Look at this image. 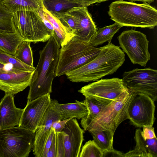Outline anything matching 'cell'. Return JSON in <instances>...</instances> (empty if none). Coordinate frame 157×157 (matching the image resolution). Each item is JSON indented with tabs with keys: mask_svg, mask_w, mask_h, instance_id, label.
Segmentation results:
<instances>
[{
	"mask_svg": "<svg viewBox=\"0 0 157 157\" xmlns=\"http://www.w3.org/2000/svg\"><path fill=\"white\" fill-rule=\"evenodd\" d=\"M100 48L99 54L93 60L66 73L67 78L73 82H87L115 72L125 61L124 52L111 42Z\"/></svg>",
	"mask_w": 157,
	"mask_h": 157,
	"instance_id": "6da1fadb",
	"label": "cell"
},
{
	"mask_svg": "<svg viewBox=\"0 0 157 157\" xmlns=\"http://www.w3.org/2000/svg\"><path fill=\"white\" fill-rule=\"evenodd\" d=\"M60 48L56 40L52 36L40 51L38 63L29 86L27 101L52 92Z\"/></svg>",
	"mask_w": 157,
	"mask_h": 157,
	"instance_id": "7a4b0ae2",
	"label": "cell"
},
{
	"mask_svg": "<svg viewBox=\"0 0 157 157\" xmlns=\"http://www.w3.org/2000/svg\"><path fill=\"white\" fill-rule=\"evenodd\" d=\"M108 13L111 19L121 27L153 29L157 25V10L147 3L117 0L109 5Z\"/></svg>",
	"mask_w": 157,
	"mask_h": 157,
	"instance_id": "3957f363",
	"label": "cell"
},
{
	"mask_svg": "<svg viewBox=\"0 0 157 157\" xmlns=\"http://www.w3.org/2000/svg\"><path fill=\"white\" fill-rule=\"evenodd\" d=\"M100 51V47L71 39L60 48L55 76L65 75L84 65L95 58Z\"/></svg>",
	"mask_w": 157,
	"mask_h": 157,
	"instance_id": "277c9868",
	"label": "cell"
},
{
	"mask_svg": "<svg viewBox=\"0 0 157 157\" xmlns=\"http://www.w3.org/2000/svg\"><path fill=\"white\" fill-rule=\"evenodd\" d=\"M35 133L18 126L0 130V157H27L33 148Z\"/></svg>",
	"mask_w": 157,
	"mask_h": 157,
	"instance_id": "5b68a950",
	"label": "cell"
},
{
	"mask_svg": "<svg viewBox=\"0 0 157 157\" xmlns=\"http://www.w3.org/2000/svg\"><path fill=\"white\" fill-rule=\"evenodd\" d=\"M132 91L112 101L92 121L82 127L84 130H108L114 133L118 126L128 119L127 109L131 100Z\"/></svg>",
	"mask_w": 157,
	"mask_h": 157,
	"instance_id": "8992f818",
	"label": "cell"
},
{
	"mask_svg": "<svg viewBox=\"0 0 157 157\" xmlns=\"http://www.w3.org/2000/svg\"><path fill=\"white\" fill-rule=\"evenodd\" d=\"M39 10H21L13 13L15 28L24 40L34 43L45 42L53 35L44 25Z\"/></svg>",
	"mask_w": 157,
	"mask_h": 157,
	"instance_id": "52a82bcc",
	"label": "cell"
},
{
	"mask_svg": "<svg viewBox=\"0 0 157 157\" xmlns=\"http://www.w3.org/2000/svg\"><path fill=\"white\" fill-rule=\"evenodd\" d=\"M120 47L133 64L146 66L150 59L149 41L143 33L133 29L125 30L117 37Z\"/></svg>",
	"mask_w": 157,
	"mask_h": 157,
	"instance_id": "ba28073f",
	"label": "cell"
},
{
	"mask_svg": "<svg viewBox=\"0 0 157 157\" xmlns=\"http://www.w3.org/2000/svg\"><path fill=\"white\" fill-rule=\"evenodd\" d=\"M132 91L127 109L128 119L132 124L138 128L153 126L155 120V101L145 94Z\"/></svg>",
	"mask_w": 157,
	"mask_h": 157,
	"instance_id": "9c48e42d",
	"label": "cell"
},
{
	"mask_svg": "<svg viewBox=\"0 0 157 157\" xmlns=\"http://www.w3.org/2000/svg\"><path fill=\"white\" fill-rule=\"evenodd\" d=\"M129 90L148 96L155 101L157 99V71L150 68H136L125 72L122 79Z\"/></svg>",
	"mask_w": 157,
	"mask_h": 157,
	"instance_id": "30bf717a",
	"label": "cell"
},
{
	"mask_svg": "<svg viewBox=\"0 0 157 157\" xmlns=\"http://www.w3.org/2000/svg\"><path fill=\"white\" fill-rule=\"evenodd\" d=\"M78 91L85 97H95L113 101L128 93L129 90L122 79L113 78L98 80L82 87Z\"/></svg>",
	"mask_w": 157,
	"mask_h": 157,
	"instance_id": "8fae6325",
	"label": "cell"
},
{
	"mask_svg": "<svg viewBox=\"0 0 157 157\" xmlns=\"http://www.w3.org/2000/svg\"><path fill=\"white\" fill-rule=\"evenodd\" d=\"M51 100L50 94H48L27 101L18 126L35 133Z\"/></svg>",
	"mask_w": 157,
	"mask_h": 157,
	"instance_id": "7c38bea8",
	"label": "cell"
},
{
	"mask_svg": "<svg viewBox=\"0 0 157 157\" xmlns=\"http://www.w3.org/2000/svg\"><path fill=\"white\" fill-rule=\"evenodd\" d=\"M34 71H25L12 67L0 72V90L13 95L23 91L29 86Z\"/></svg>",
	"mask_w": 157,
	"mask_h": 157,
	"instance_id": "4fadbf2b",
	"label": "cell"
},
{
	"mask_svg": "<svg viewBox=\"0 0 157 157\" xmlns=\"http://www.w3.org/2000/svg\"><path fill=\"white\" fill-rule=\"evenodd\" d=\"M60 132L64 146V157H79L84 140V132L76 118L69 120Z\"/></svg>",
	"mask_w": 157,
	"mask_h": 157,
	"instance_id": "5bb4252c",
	"label": "cell"
},
{
	"mask_svg": "<svg viewBox=\"0 0 157 157\" xmlns=\"http://www.w3.org/2000/svg\"><path fill=\"white\" fill-rule=\"evenodd\" d=\"M68 12L74 18L76 24L74 36L71 39L89 43L97 29L87 7H75Z\"/></svg>",
	"mask_w": 157,
	"mask_h": 157,
	"instance_id": "9a60e30c",
	"label": "cell"
},
{
	"mask_svg": "<svg viewBox=\"0 0 157 157\" xmlns=\"http://www.w3.org/2000/svg\"><path fill=\"white\" fill-rule=\"evenodd\" d=\"M62 119L61 117L50 105L35 132L33 151L35 157H42L44 148L52 124L56 121Z\"/></svg>",
	"mask_w": 157,
	"mask_h": 157,
	"instance_id": "2e32d148",
	"label": "cell"
},
{
	"mask_svg": "<svg viewBox=\"0 0 157 157\" xmlns=\"http://www.w3.org/2000/svg\"><path fill=\"white\" fill-rule=\"evenodd\" d=\"M23 110L15 106L13 95L5 94L0 102V130L18 126Z\"/></svg>",
	"mask_w": 157,
	"mask_h": 157,
	"instance_id": "e0dca14e",
	"label": "cell"
},
{
	"mask_svg": "<svg viewBox=\"0 0 157 157\" xmlns=\"http://www.w3.org/2000/svg\"><path fill=\"white\" fill-rule=\"evenodd\" d=\"M141 130H136L134 136L136 145L134 149L126 153L123 157H157V139L156 137L144 140L141 134Z\"/></svg>",
	"mask_w": 157,
	"mask_h": 157,
	"instance_id": "ac0fdd59",
	"label": "cell"
},
{
	"mask_svg": "<svg viewBox=\"0 0 157 157\" xmlns=\"http://www.w3.org/2000/svg\"><path fill=\"white\" fill-rule=\"evenodd\" d=\"M50 105L63 119L75 118L78 120L86 116L88 110L83 102L76 100L73 103L60 104L56 100H51Z\"/></svg>",
	"mask_w": 157,
	"mask_h": 157,
	"instance_id": "d6986e66",
	"label": "cell"
},
{
	"mask_svg": "<svg viewBox=\"0 0 157 157\" xmlns=\"http://www.w3.org/2000/svg\"><path fill=\"white\" fill-rule=\"evenodd\" d=\"M44 7L54 17L58 18L77 7H86L72 0H42Z\"/></svg>",
	"mask_w": 157,
	"mask_h": 157,
	"instance_id": "ffe728a7",
	"label": "cell"
},
{
	"mask_svg": "<svg viewBox=\"0 0 157 157\" xmlns=\"http://www.w3.org/2000/svg\"><path fill=\"white\" fill-rule=\"evenodd\" d=\"M112 101L100 98L88 96L83 101L88 110L87 115L82 119V126L86 124L94 119L101 110Z\"/></svg>",
	"mask_w": 157,
	"mask_h": 157,
	"instance_id": "44dd1931",
	"label": "cell"
},
{
	"mask_svg": "<svg viewBox=\"0 0 157 157\" xmlns=\"http://www.w3.org/2000/svg\"><path fill=\"white\" fill-rule=\"evenodd\" d=\"M42 10L46 18L53 27L52 36L56 40L60 48L71 40L72 37L57 18L52 16L44 7Z\"/></svg>",
	"mask_w": 157,
	"mask_h": 157,
	"instance_id": "7402d4cb",
	"label": "cell"
},
{
	"mask_svg": "<svg viewBox=\"0 0 157 157\" xmlns=\"http://www.w3.org/2000/svg\"><path fill=\"white\" fill-rule=\"evenodd\" d=\"M23 40L17 32H0V49L14 56L18 46Z\"/></svg>",
	"mask_w": 157,
	"mask_h": 157,
	"instance_id": "603a6c76",
	"label": "cell"
},
{
	"mask_svg": "<svg viewBox=\"0 0 157 157\" xmlns=\"http://www.w3.org/2000/svg\"><path fill=\"white\" fill-rule=\"evenodd\" d=\"M8 10L13 13L25 10L43 9L42 0H2Z\"/></svg>",
	"mask_w": 157,
	"mask_h": 157,
	"instance_id": "cb8c5ba5",
	"label": "cell"
},
{
	"mask_svg": "<svg viewBox=\"0 0 157 157\" xmlns=\"http://www.w3.org/2000/svg\"><path fill=\"white\" fill-rule=\"evenodd\" d=\"M121 27L118 24H114L99 29L92 38L89 43L93 47L101 44L105 42H111L115 34Z\"/></svg>",
	"mask_w": 157,
	"mask_h": 157,
	"instance_id": "d4e9b609",
	"label": "cell"
},
{
	"mask_svg": "<svg viewBox=\"0 0 157 157\" xmlns=\"http://www.w3.org/2000/svg\"><path fill=\"white\" fill-rule=\"evenodd\" d=\"M89 132L91 134L93 140L103 152L114 149L113 143L114 133L111 131L108 130H91Z\"/></svg>",
	"mask_w": 157,
	"mask_h": 157,
	"instance_id": "484cf974",
	"label": "cell"
},
{
	"mask_svg": "<svg viewBox=\"0 0 157 157\" xmlns=\"http://www.w3.org/2000/svg\"><path fill=\"white\" fill-rule=\"evenodd\" d=\"M17 32L13 21V13L11 12L0 0V32Z\"/></svg>",
	"mask_w": 157,
	"mask_h": 157,
	"instance_id": "4316f807",
	"label": "cell"
},
{
	"mask_svg": "<svg viewBox=\"0 0 157 157\" xmlns=\"http://www.w3.org/2000/svg\"><path fill=\"white\" fill-rule=\"evenodd\" d=\"M31 42L23 40L18 46L14 56L21 62L33 67V58Z\"/></svg>",
	"mask_w": 157,
	"mask_h": 157,
	"instance_id": "83f0119b",
	"label": "cell"
},
{
	"mask_svg": "<svg viewBox=\"0 0 157 157\" xmlns=\"http://www.w3.org/2000/svg\"><path fill=\"white\" fill-rule=\"evenodd\" d=\"M0 62L5 64H10L12 67L25 71H34V67L29 66L20 61L14 56L6 53L0 49Z\"/></svg>",
	"mask_w": 157,
	"mask_h": 157,
	"instance_id": "f1b7e54d",
	"label": "cell"
},
{
	"mask_svg": "<svg viewBox=\"0 0 157 157\" xmlns=\"http://www.w3.org/2000/svg\"><path fill=\"white\" fill-rule=\"evenodd\" d=\"M103 152L94 141L90 140L83 146L79 157H103Z\"/></svg>",
	"mask_w": 157,
	"mask_h": 157,
	"instance_id": "f546056e",
	"label": "cell"
},
{
	"mask_svg": "<svg viewBox=\"0 0 157 157\" xmlns=\"http://www.w3.org/2000/svg\"><path fill=\"white\" fill-rule=\"evenodd\" d=\"M56 139V157H64V149L61 132H55Z\"/></svg>",
	"mask_w": 157,
	"mask_h": 157,
	"instance_id": "4dcf8cb0",
	"label": "cell"
},
{
	"mask_svg": "<svg viewBox=\"0 0 157 157\" xmlns=\"http://www.w3.org/2000/svg\"><path fill=\"white\" fill-rule=\"evenodd\" d=\"M141 132V135L144 140L156 137L154 128L153 126H144Z\"/></svg>",
	"mask_w": 157,
	"mask_h": 157,
	"instance_id": "1f68e13d",
	"label": "cell"
},
{
	"mask_svg": "<svg viewBox=\"0 0 157 157\" xmlns=\"http://www.w3.org/2000/svg\"><path fill=\"white\" fill-rule=\"evenodd\" d=\"M55 133L54 129L51 128L44 148L42 157H46L47 152L52 144Z\"/></svg>",
	"mask_w": 157,
	"mask_h": 157,
	"instance_id": "d6a6232c",
	"label": "cell"
},
{
	"mask_svg": "<svg viewBox=\"0 0 157 157\" xmlns=\"http://www.w3.org/2000/svg\"><path fill=\"white\" fill-rule=\"evenodd\" d=\"M71 118L59 120L55 121L52 124V128L55 132H60L64 128L67 122Z\"/></svg>",
	"mask_w": 157,
	"mask_h": 157,
	"instance_id": "836d02e7",
	"label": "cell"
},
{
	"mask_svg": "<svg viewBox=\"0 0 157 157\" xmlns=\"http://www.w3.org/2000/svg\"><path fill=\"white\" fill-rule=\"evenodd\" d=\"M56 139L55 132L52 144L47 152L46 157H56Z\"/></svg>",
	"mask_w": 157,
	"mask_h": 157,
	"instance_id": "e575fe53",
	"label": "cell"
},
{
	"mask_svg": "<svg viewBox=\"0 0 157 157\" xmlns=\"http://www.w3.org/2000/svg\"><path fill=\"white\" fill-rule=\"evenodd\" d=\"M123 153L117 151L113 149V150L103 152V157H123Z\"/></svg>",
	"mask_w": 157,
	"mask_h": 157,
	"instance_id": "d590c367",
	"label": "cell"
},
{
	"mask_svg": "<svg viewBox=\"0 0 157 157\" xmlns=\"http://www.w3.org/2000/svg\"><path fill=\"white\" fill-rule=\"evenodd\" d=\"M74 1L83 3L87 7L95 3H101L109 0H72Z\"/></svg>",
	"mask_w": 157,
	"mask_h": 157,
	"instance_id": "8d00e7d4",
	"label": "cell"
},
{
	"mask_svg": "<svg viewBox=\"0 0 157 157\" xmlns=\"http://www.w3.org/2000/svg\"><path fill=\"white\" fill-rule=\"evenodd\" d=\"M131 2L139 1L143 2L144 3H150L153 2L154 0H128Z\"/></svg>",
	"mask_w": 157,
	"mask_h": 157,
	"instance_id": "74e56055",
	"label": "cell"
},
{
	"mask_svg": "<svg viewBox=\"0 0 157 157\" xmlns=\"http://www.w3.org/2000/svg\"><path fill=\"white\" fill-rule=\"evenodd\" d=\"M6 65H5L0 62V72L4 71L7 70L6 69Z\"/></svg>",
	"mask_w": 157,
	"mask_h": 157,
	"instance_id": "f35d334b",
	"label": "cell"
}]
</instances>
